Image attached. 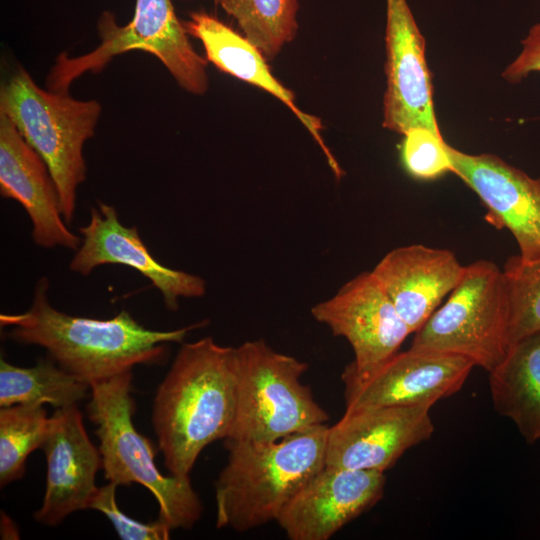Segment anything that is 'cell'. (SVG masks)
I'll list each match as a JSON object with an SVG mask.
<instances>
[{
    "label": "cell",
    "mask_w": 540,
    "mask_h": 540,
    "mask_svg": "<svg viewBox=\"0 0 540 540\" xmlns=\"http://www.w3.org/2000/svg\"><path fill=\"white\" fill-rule=\"evenodd\" d=\"M183 25L188 35L201 41L207 61L222 72L265 90L285 104L320 146L335 177L340 179L343 176L341 167L321 136L323 126L320 119L298 108L292 91L273 76L267 59L254 44L204 11L192 12Z\"/></svg>",
    "instance_id": "cell-19"
},
{
    "label": "cell",
    "mask_w": 540,
    "mask_h": 540,
    "mask_svg": "<svg viewBox=\"0 0 540 540\" xmlns=\"http://www.w3.org/2000/svg\"><path fill=\"white\" fill-rule=\"evenodd\" d=\"M475 367L451 353L409 348L372 371L359 375L347 366L341 374L346 409L370 406H433L456 394Z\"/></svg>",
    "instance_id": "cell-9"
},
{
    "label": "cell",
    "mask_w": 540,
    "mask_h": 540,
    "mask_svg": "<svg viewBox=\"0 0 540 540\" xmlns=\"http://www.w3.org/2000/svg\"><path fill=\"white\" fill-rule=\"evenodd\" d=\"M215 2V4L217 5H222V3L224 2V0H213Z\"/></svg>",
    "instance_id": "cell-28"
},
{
    "label": "cell",
    "mask_w": 540,
    "mask_h": 540,
    "mask_svg": "<svg viewBox=\"0 0 540 540\" xmlns=\"http://www.w3.org/2000/svg\"><path fill=\"white\" fill-rule=\"evenodd\" d=\"M117 485L108 482L98 487L89 509L105 515L122 540H167L170 538V527L159 520L143 523L126 515L116 501Z\"/></svg>",
    "instance_id": "cell-26"
},
{
    "label": "cell",
    "mask_w": 540,
    "mask_h": 540,
    "mask_svg": "<svg viewBox=\"0 0 540 540\" xmlns=\"http://www.w3.org/2000/svg\"><path fill=\"white\" fill-rule=\"evenodd\" d=\"M326 424L275 441L225 439L227 462L215 482L216 527L245 532L276 521L325 467Z\"/></svg>",
    "instance_id": "cell-3"
},
{
    "label": "cell",
    "mask_w": 540,
    "mask_h": 540,
    "mask_svg": "<svg viewBox=\"0 0 540 540\" xmlns=\"http://www.w3.org/2000/svg\"><path fill=\"white\" fill-rule=\"evenodd\" d=\"M385 484L384 472L325 466L276 522L291 540H327L381 500Z\"/></svg>",
    "instance_id": "cell-16"
},
{
    "label": "cell",
    "mask_w": 540,
    "mask_h": 540,
    "mask_svg": "<svg viewBox=\"0 0 540 540\" xmlns=\"http://www.w3.org/2000/svg\"><path fill=\"white\" fill-rule=\"evenodd\" d=\"M90 386L60 367L50 357L31 367L0 360V407L16 404L51 405L61 409L78 405Z\"/></svg>",
    "instance_id": "cell-21"
},
{
    "label": "cell",
    "mask_w": 540,
    "mask_h": 540,
    "mask_svg": "<svg viewBox=\"0 0 540 540\" xmlns=\"http://www.w3.org/2000/svg\"><path fill=\"white\" fill-rule=\"evenodd\" d=\"M521 44L519 55L502 72L503 79L511 84L521 82L533 72H540V22L529 29Z\"/></svg>",
    "instance_id": "cell-27"
},
{
    "label": "cell",
    "mask_w": 540,
    "mask_h": 540,
    "mask_svg": "<svg viewBox=\"0 0 540 540\" xmlns=\"http://www.w3.org/2000/svg\"><path fill=\"white\" fill-rule=\"evenodd\" d=\"M133 372L90 384L87 415L95 425L104 477L117 486L137 483L151 492L158 519L171 530L191 529L203 512L190 477L164 475L157 468L155 450L133 423Z\"/></svg>",
    "instance_id": "cell-4"
},
{
    "label": "cell",
    "mask_w": 540,
    "mask_h": 540,
    "mask_svg": "<svg viewBox=\"0 0 540 540\" xmlns=\"http://www.w3.org/2000/svg\"><path fill=\"white\" fill-rule=\"evenodd\" d=\"M316 321L351 345L354 360L347 365L366 374L398 352L411 333L372 272H362L330 299L311 309Z\"/></svg>",
    "instance_id": "cell-11"
},
{
    "label": "cell",
    "mask_w": 540,
    "mask_h": 540,
    "mask_svg": "<svg viewBox=\"0 0 540 540\" xmlns=\"http://www.w3.org/2000/svg\"><path fill=\"white\" fill-rule=\"evenodd\" d=\"M511 346L503 271L492 261L465 266L458 285L414 333L411 348L463 356L490 372Z\"/></svg>",
    "instance_id": "cell-8"
},
{
    "label": "cell",
    "mask_w": 540,
    "mask_h": 540,
    "mask_svg": "<svg viewBox=\"0 0 540 540\" xmlns=\"http://www.w3.org/2000/svg\"><path fill=\"white\" fill-rule=\"evenodd\" d=\"M236 350L212 337L183 343L156 389L152 425L169 474L187 478L200 453L227 439L235 416Z\"/></svg>",
    "instance_id": "cell-2"
},
{
    "label": "cell",
    "mask_w": 540,
    "mask_h": 540,
    "mask_svg": "<svg viewBox=\"0 0 540 540\" xmlns=\"http://www.w3.org/2000/svg\"><path fill=\"white\" fill-rule=\"evenodd\" d=\"M100 44L78 57L58 55L46 79L50 91L69 93L74 80L86 72L101 71L114 57L140 50L156 57L186 92L208 90L207 60L192 47L171 0H136L130 22L119 25L105 11L97 24Z\"/></svg>",
    "instance_id": "cell-7"
},
{
    "label": "cell",
    "mask_w": 540,
    "mask_h": 540,
    "mask_svg": "<svg viewBox=\"0 0 540 540\" xmlns=\"http://www.w3.org/2000/svg\"><path fill=\"white\" fill-rule=\"evenodd\" d=\"M446 148L452 173L481 200L486 221L512 234L523 261L540 260V178L494 154H468L448 143Z\"/></svg>",
    "instance_id": "cell-12"
},
{
    "label": "cell",
    "mask_w": 540,
    "mask_h": 540,
    "mask_svg": "<svg viewBox=\"0 0 540 540\" xmlns=\"http://www.w3.org/2000/svg\"><path fill=\"white\" fill-rule=\"evenodd\" d=\"M400 144V161L405 171L414 179L430 181L452 173L447 152V142L441 134L427 128L408 130Z\"/></svg>",
    "instance_id": "cell-25"
},
{
    "label": "cell",
    "mask_w": 540,
    "mask_h": 540,
    "mask_svg": "<svg viewBox=\"0 0 540 540\" xmlns=\"http://www.w3.org/2000/svg\"><path fill=\"white\" fill-rule=\"evenodd\" d=\"M235 416L227 439L268 442L326 424L328 413L301 382L308 365L263 340L235 348Z\"/></svg>",
    "instance_id": "cell-6"
},
{
    "label": "cell",
    "mask_w": 540,
    "mask_h": 540,
    "mask_svg": "<svg viewBox=\"0 0 540 540\" xmlns=\"http://www.w3.org/2000/svg\"><path fill=\"white\" fill-rule=\"evenodd\" d=\"M82 242L70 261L72 272L87 276L96 267L119 264L130 267L156 288L165 307L176 311L180 298H198L206 293L201 277L169 268L157 261L140 237L135 226H124L116 209L99 202L90 209L88 223L79 228Z\"/></svg>",
    "instance_id": "cell-14"
},
{
    "label": "cell",
    "mask_w": 540,
    "mask_h": 540,
    "mask_svg": "<svg viewBox=\"0 0 540 540\" xmlns=\"http://www.w3.org/2000/svg\"><path fill=\"white\" fill-rule=\"evenodd\" d=\"M431 405L370 406L345 410L328 427L325 466L385 472L410 448L428 440Z\"/></svg>",
    "instance_id": "cell-10"
},
{
    "label": "cell",
    "mask_w": 540,
    "mask_h": 540,
    "mask_svg": "<svg viewBox=\"0 0 540 540\" xmlns=\"http://www.w3.org/2000/svg\"><path fill=\"white\" fill-rule=\"evenodd\" d=\"M101 111L96 100L42 89L22 66L0 88V113L47 165L68 224L74 217L78 187L86 179L84 144L93 137Z\"/></svg>",
    "instance_id": "cell-5"
},
{
    "label": "cell",
    "mask_w": 540,
    "mask_h": 540,
    "mask_svg": "<svg viewBox=\"0 0 540 540\" xmlns=\"http://www.w3.org/2000/svg\"><path fill=\"white\" fill-rule=\"evenodd\" d=\"M47 473L43 501L35 521L57 526L74 512L89 509L102 469L99 449L90 440L78 405L55 409L40 448Z\"/></svg>",
    "instance_id": "cell-15"
},
{
    "label": "cell",
    "mask_w": 540,
    "mask_h": 540,
    "mask_svg": "<svg viewBox=\"0 0 540 540\" xmlns=\"http://www.w3.org/2000/svg\"><path fill=\"white\" fill-rule=\"evenodd\" d=\"M50 417L42 405L0 407V486L20 480L28 456L40 449Z\"/></svg>",
    "instance_id": "cell-23"
},
{
    "label": "cell",
    "mask_w": 540,
    "mask_h": 540,
    "mask_svg": "<svg viewBox=\"0 0 540 540\" xmlns=\"http://www.w3.org/2000/svg\"><path fill=\"white\" fill-rule=\"evenodd\" d=\"M221 7L267 60L274 59L298 29V0H224Z\"/></svg>",
    "instance_id": "cell-22"
},
{
    "label": "cell",
    "mask_w": 540,
    "mask_h": 540,
    "mask_svg": "<svg viewBox=\"0 0 540 540\" xmlns=\"http://www.w3.org/2000/svg\"><path fill=\"white\" fill-rule=\"evenodd\" d=\"M494 409L513 421L528 444L540 440V331L513 343L489 372Z\"/></svg>",
    "instance_id": "cell-20"
},
{
    "label": "cell",
    "mask_w": 540,
    "mask_h": 540,
    "mask_svg": "<svg viewBox=\"0 0 540 540\" xmlns=\"http://www.w3.org/2000/svg\"><path fill=\"white\" fill-rule=\"evenodd\" d=\"M0 193L24 208L32 223V239L36 245L74 251L79 248L82 238L66 225L57 186L47 165L2 113Z\"/></svg>",
    "instance_id": "cell-17"
},
{
    "label": "cell",
    "mask_w": 540,
    "mask_h": 540,
    "mask_svg": "<svg viewBox=\"0 0 540 540\" xmlns=\"http://www.w3.org/2000/svg\"><path fill=\"white\" fill-rule=\"evenodd\" d=\"M509 304L511 345L540 331V260L527 262L510 256L502 269Z\"/></svg>",
    "instance_id": "cell-24"
},
{
    "label": "cell",
    "mask_w": 540,
    "mask_h": 540,
    "mask_svg": "<svg viewBox=\"0 0 540 540\" xmlns=\"http://www.w3.org/2000/svg\"><path fill=\"white\" fill-rule=\"evenodd\" d=\"M371 272L413 334L458 285L465 266L448 249L413 244L391 250Z\"/></svg>",
    "instance_id": "cell-18"
},
{
    "label": "cell",
    "mask_w": 540,
    "mask_h": 540,
    "mask_svg": "<svg viewBox=\"0 0 540 540\" xmlns=\"http://www.w3.org/2000/svg\"><path fill=\"white\" fill-rule=\"evenodd\" d=\"M47 277L34 289L31 307L21 313H2L6 336L23 345L44 348L60 367L86 382L109 379L137 365H159L168 357L169 343H182L188 332L205 321L175 330L149 329L128 311L109 319L66 314L53 307Z\"/></svg>",
    "instance_id": "cell-1"
},
{
    "label": "cell",
    "mask_w": 540,
    "mask_h": 540,
    "mask_svg": "<svg viewBox=\"0 0 540 540\" xmlns=\"http://www.w3.org/2000/svg\"><path fill=\"white\" fill-rule=\"evenodd\" d=\"M387 87L382 126L404 135L415 127L441 134L433 102L425 39L407 0H386Z\"/></svg>",
    "instance_id": "cell-13"
}]
</instances>
